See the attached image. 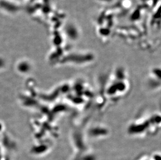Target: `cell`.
<instances>
[{
	"label": "cell",
	"mask_w": 161,
	"mask_h": 160,
	"mask_svg": "<svg viewBox=\"0 0 161 160\" xmlns=\"http://www.w3.org/2000/svg\"><path fill=\"white\" fill-rule=\"evenodd\" d=\"M137 160H152V159H149L147 157H142V158L137 159Z\"/></svg>",
	"instance_id": "1"
}]
</instances>
